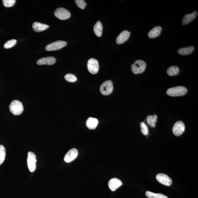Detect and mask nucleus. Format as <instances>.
<instances>
[{"label":"nucleus","mask_w":198,"mask_h":198,"mask_svg":"<svg viewBox=\"0 0 198 198\" xmlns=\"http://www.w3.org/2000/svg\"><path fill=\"white\" fill-rule=\"evenodd\" d=\"M187 89L184 86H176L168 89L166 94L171 97L181 96L184 95L187 93Z\"/></svg>","instance_id":"1"},{"label":"nucleus","mask_w":198,"mask_h":198,"mask_svg":"<svg viewBox=\"0 0 198 198\" xmlns=\"http://www.w3.org/2000/svg\"><path fill=\"white\" fill-rule=\"evenodd\" d=\"M10 111L14 115L21 114L24 110L22 104L19 100H14L11 102L9 106Z\"/></svg>","instance_id":"2"},{"label":"nucleus","mask_w":198,"mask_h":198,"mask_svg":"<svg viewBox=\"0 0 198 198\" xmlns=\"http://www.w3.org/2000/svg\"><path fill=\"white\" fill-rule=\"evenodd\" d=\"M146 67V63L142 60H137L131 65V70L134 74H140L144 71Z\"/></svg>","instance_id":"3"},{"label":"nucleus","mask_w":198,"mask_h":198,"mask_svg":"<svg viewBox=\"0 0 198 198\" xmlns=\"http://www.w3.org/2000/svg\"><path fill=\"white\" fill-rule=\"evenodd\" d=\"M113 89V82L110 80L106 81L100 86V92L102 94L108 95L110 94Z\"/></svg>","instance_id":"4"},{"label":"nucleus","mask_w":198,"mask_h":198,"mask_svg":"<svg viewBox=\"0 0 198 198\" xmlns=\"http://www.w3.org/2000/svg\"><path fill=\"white\" fill-rule=\"evenodd\" d=\"M67 45V43L64 41L58 40L49 44L46 46V50L47 51L59 50Z\"/></svg>","instance_id":"5"},{"label":"nucleus","mask_w":198,"mask_h":198,"mask_svg":"<svg viewBox=\"0 0 198 198\" xmlns=\"http://www.w3.org/2000/svg\"><path fill=\"white\" fill-rule=\"evenodd\" d=\"M56 17L61 20H66L70 17L71 14L69 11L62 8H58L54 12Z\"/></svg>","instance_id":"6"},{"label":"nucleus","mask_w":198,"mask_h":198,"mask_svg":"<svg viewBox=\"0 0 198 198\" xmlns=\"http://www.w3.org/2000/svg\"><path fill=\"white\" fill-rule=\"evenodd\" d=\"M36 159L35 154L29 152L28 154L27 164L29 170L31 172L35 171L36 168Z\"/></svg>","instance_id":"7"},{"label":"nucleus","mask_w":198,"mask_h":198,"mask_svg":"<svg viewBox=\"0 0 198 198\" xmlns=\"http://www.w3.org/2000/svg\"><path fill=\"white\" fill-rule=\"evenodd\" d=\"M87 65V68L90 73L93 75L97 73L99 70V65L98 61L96 59L93 58L89 59Z\"/></svg>","instance_id":"8"},{"label":"nucleus","mask_w":198,"mask_h":198,"mask_svg":"<svg viewBox=\"0 0 198 198\" xmlns=\"http://www.w3.org/2000/svg\"><path fill=\"white\" fill-rule=\"evenodd\" d=\"M185 128V126L184 122L181 121H178L173 127V133L176 136H180L184 132Z\"/></svg>","instance_id":"9"},{"label":"nucleus","mask_w":198,"mask_h":198,"mask_svg":"<svg viewBox=\"0 0 198 198\" xmlns=\"http://www.w3.org/2000/svg\"><path fill=\"white\" fill-rule=\"evenodd\" d=\"M156 178L158 182L164 185L170 186L172 184L171 178L166 174L159 173L157 175Z\"/></svg>","instance_id":"10"},{"label":"nucleus","mask_w":198,"mask_h":198,"mask_svg":"<svg viewBox=\"0 0 198 198\" xmlns=\"http://www.w3.org/2000/svg\"><path fill=\"white\" fill-rule=\"evenodd\" d=\"M78 151L75 148H72L66 153L64 160L66 163H69L74 160L78 155Z\"/></svg>","instance_id":"11"},{"label":"nucleus","mask_w":198,"mask_h":198,"mask_svg":"<svg viewBox=\"0 0 198 198\" xmlns=\"http://www.w3.org/2000/svg\"><path fill=\"white\" fill-rule=\"evenodd\" d=\"M122 185L121 180L117 178L110 179L108 182V186L110 190L115 191Z\"/></svg>","instance_id":"12"},{"label":"nucleus","mask_w":198,"mask_h":198,"mask_svg":"<svg viewBox=\"0 0 198 198\" xmlns=\"http://www.w3.org/2000/svg\"><path fill=\"white\" fill-rule=\"evenodd\" d=\"M130 34L128 31L124 30L120 33L117 38L116 42L117 44H121L128 40L130 37Z\"/></svg>","instance_id":"13"},{"label":"nucleus","mask_w":198,"mask_h":198,"mask_svg":"<svg viewBox=\"0 0 198 198\" xmlns=\"http://www.w3.org/2000/svg\"><path fill=\"white\" fill-rule=\"evenodd\" d=\"M56 59L53 57H48L43 58L39 59L37 62L38 65H52L55 63Z\"/></svg>","instance_id":"14"},{"label":"nucleus","mask_w":198,"mask_h":198,"mask_svg":"<svg viewBox=\"0 0 198 198\" xmlns=\"http://www.w3.org/2000/svg\"><path fill=\"white\" fill-rule=\"evenodd\" d=\"M198 13L196 11H194L190 14L185 15L183 18L182 24L185 26L189 24L197 17Z\"/></svg>","instance_id":"15"},{"label":"nucleus","mask_w":198,"mask_h":198,"mask_svg":"<svg viewBox=\"0 0 198 198\" xmlns=\"http://www.w3.org/2000/svg\"><path fill=\"white\" fill-rule=\"evenodd\" d=\"M49 27V26L47 25L37 22H34L32 25L33 29L37 32H42Z\"/></svg>","instance_id":"16"},{"label":"nucleus","mask_w":198,"mask_h":198,"mask_svg":"<svg viewBox=\"0 0 198 198\" xmlns=\"http://www.w3.org/2000/svg\"><path fill=\"white\" fill-rule=\"evenodd\" d=\"M162 28L160 26H157L153 28L148 32V36L150 38H154L158 37L160 34Z\"/></svg>","instance_id":"17"},{"label":"nucleus","mask_w":198,"mask_h":198,"mask_svg":"<svg viewBox=\"0 0 198 198\" xmlns=\"http://www.w3.org/2000/svg\"><path fill=\"white\" fill-rule=\"evenodd\" d=\"M98 124V121L97 119L89 118L86 122L87 127L89 129H95Z\"/></svg>","instance_id":"18"},{"label":"nucleus","mask_w":198,"mask_h":198,"mask_svg":"<svg viewBox=\"0 0 198 198\" xmlns=\"http://www.w3.org/2000/svg\"><path fill=\"white\" fill-rule=\"evenodd\" d=\"M194 49V46H190V47L182 48L178 49V52L181 55H188L192 53Z\"/></svg>","instance_id":"19"},{"label":"nucleus","mask_w":198,"mask_h":198,"mask_svg":"<svg viewBox=\"0 0 198 198\" xmlns=\"http://www.w3.org/2000/svg\"><path fill=\"white\" fill-rule=\"evenodd\" d=\"M103 30V26L100 21H97L94 27V31L96 35L100 37L101 36Z\"/></svg>","instance_id":"20"},{"label":"nucleus","mask_w":198,"mask_h":198,"mask_svg":"<svg viewBox=\"0 0 198 198\" xmlns=\"http://www.w3.org/2000/svg\"><path fill=\"white\" fill-rule=\"evenodd\" d=\"M147 122L148 125L152 128L156 126V123L158 120V116L156 115H148L147 117Z\"/></svg>","instance_id":"21"},{"label":"nucleus","mask_w":198,"mask_h":198,"mask_svg":"<svg viewBox=\"0 0 198 198\" xmlns=\"http://www.w3.org/2000/svg\"><path fill=\"white\" fill-rule=\"evenodd\" d=\"M167 74L168 75L174 76L178 75L179 72V69L177 66H171L167 69Z\"/></svg>","instance_id":"22"},{"label":"nucleus","mask_w":198,"mask_h":198,"mask_svg":"<svg viewBox=\"0 0 198 198\" xmlns=\"http://www.w3.org/2000/svg\"><path fill=\"white\" fill-rule=\"evenodd\" d=\"M146 196L148 198H168L167 196L160 194H155L150 191H147Z\"/></svg>","instance_id":"23"},{"label":"nucleus","mask_w":198,"mask_h":198,"mask_svg":"<svg viewBox=\"0 0 198 198\" xmlns=\"http://www.w3.org/2000/svg\"><path fill=\"white\" fill-rule=\"evenodd\" d=\"M6 157V149L2 145H0V165L4 161Z\"/></svg>","instance_id":"24"},{"label":"nucleus","mask_w":198,"mask_h":198,"mask_svg":"<svg viewBox=\"0 0 198 198\" xmlns=\"http://www.w3.org/2000/svg\"><path fill=\"white\" fill-rule=\"evenodd\" d=\"M65 79L67 81L70 82H74L76 81L77 80L76 77L75 75L71 74H68L66 75L65 76Z\"/></svg>","instance_id":"25"},{"label":"nucleus","mask_w":198,"mask_h":198,"mask_svg":"<svg viewBox=\"0 0 198 198\" xmlns=\"http://www.w3.org/2000/svg\"><path fill=\"white\" fill-rule=\"evenodd\" d=\"M16 39H12L8 41L4 44V47L5 48L8 49L11 48L16 44Z\"/></svg>","instance_id":"26"},{"label":"nucleus","mask_w":198,"mask_h":198,"mask_svg":"<svg viewBox=\"0 0 198 198\" xmlns=\"http://www.w3.org/2000/svg\"><path fill=\"white\" fill-rule=\"evenodd\" d=\"M3 5L7 8L11 7L14 5L16 3L15 0H3Z\"/></svg>","instance_id":"27"},{"label":"nucleus","mask_w":198,"mask_h":198,"mask_svg":"<svg viewBox=\"0 0 198 198\" xmlns=\"http://www.w3.org/2000/svg\"><path fill=\"white\" fill-rule=\"evenodd\" d=\"M141 128L142 133L145 135H148V128L144 122H142L141 123Z\"/></svg>","instance_id":"28"},{"label":"nucleus","mask_w":198,"mask_h":198,"mask_svg":"<svg viewBox=\"0 0 198 198\" xmlns=\"http://www.w3.org/2000/svg\"><path fill=\"white\" fill-rule=\"evenodd\" d=\"M75 2L77 6L80 9L83 10L85 9L87 4L84 0H76Z\"/></svg>","instance_id":"29"},{"label":"nucleus","mask_w":198,"mask_h":198,"mask_svg":"<svg viewBox=\"0 0 198 198\" xmlns=\"http://www.w3.org/2000/svg\"><path fill=\"white\" fill-rule=\"evenodd\" d=\"M129 34H131V32H129Z\"/></svg>","instance_id":"30"}]
</instances>
